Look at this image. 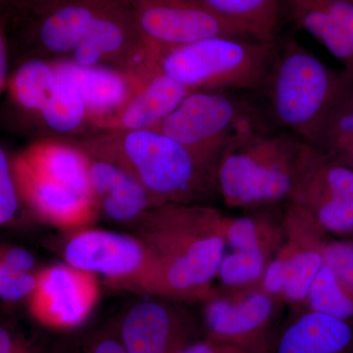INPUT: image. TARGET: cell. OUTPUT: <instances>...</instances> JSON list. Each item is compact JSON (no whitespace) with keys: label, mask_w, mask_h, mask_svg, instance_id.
<instances>
[{"label":"cell","mask_w":353,"mask_h":353,"mask_svg":"<svg viewBox=\"0 0 353 353\" xmlns=\"http://www.w3.org/2000/svg\"><path fill=\"white\" fill-rule=\"evenodd\" d=\"M189 94L187 88L157 70L99 132L153 129Z\"/></svg>","instance_id":"d6986e66"},{"label":"cell","mask_w":353,"mask_h":353,"mask_svg":"<svg viewBox=\"0 0 353 353\" xmlns=\"http://www.w3.org/2000/svg\"><path fill=\"white\" fill-rule=\"evenodd\" d=\"M92 353H127L121 341L106 339L95 345Z\"/></svg>","instance_id":"8d00e7d4"},{"label":"cell","mask_w":353,"mask_h":353,"mask_svg":"<svg viewBox=\"0 0 353 353\" xmlns=\"http://www.w3.org/2000/svg\"><path fill=\"white\" fill-rule=\"evenodd\" d=\"M30 170L92 201L90 157L78 145L54 139L36 141L13 157Z\"/></svg>","instance_id":"ffe728a7"},{"label":"cell","mask_w":353,"mask_h":353,"mask_svg":"<svg viewBox=\"0 0 353 353\" xmlns=\"http://www.w3.org/2000/svg\"><path fill=\"white\" fill-rule=\"evenodd\" d=\"M146 48L126 0H109L68 60L81 66L141 72Z\"/></svg>","instance_id":"8fae6325"},{"label":"cell","mask_w":353,"mask_h":353,"mask_svg":"<svg viewBox=\"0 0 353 353\" xmlns=\"http://www.w3.org/2000/svg\"><path fill=\"white\" fill-rule=\"evenodd\" d=\"M311 311L347 321L353 317V292L347 289L327 265L321 269L308 292Z\"/></svg>","instance_id":"4316f807"},{"label":"cell","mask_w":353,"mask_h":353,"mask_svg":"<svg viewBox=\"0 0 353 353\" xmlns=\"http://www.w3.org/2000/svg\"><path fill=\"white\" fill-rule=\"evenodd\" d=\"M55 69L57 82L38 118L54 134H78L90 125L85 101L76 83L58 71L57 66Z\"/></svg>","instance_id":"cb8c5ba5"},{"label":"cell","mask_w":353,"mask_h":353,"mask_svg":"<svg viewBox=\"0 0 353 353\" xmlns=\"http://www.w3.org/2000/svg\"><path fill=\"white\" fill-rule=\"evenodd\" d=\"M36 284V274L11 270L0 264V299L2 301L16 303L28 299Z\"/></svg>","instance_id":"1f68e13d"},{"label":"cell","mask_w":353,"mask_h":353,"mask_svg":"<svg viewBox=\"0 0 353 353\" xmlns=\"http://www.w3.org/2000/svg\"><path fill=\"white\" fill-rule=\"evenodd\" d=\"M226 217L201 204L168 203L132 227L152 256L141 294L166 299L214 297L210 283L225 256Z\"/></svg>","instance_id":"6da1fadb"},{"label":"cell","mask_w":353,"mask_h":353,"mask_svg":"<svg viewBox=\"0 0 353 353\" xmlns=\"http://www.w3.org/2000/svg\"><path fill=\"white\" fill-rule=\"evenodd\" d=\"M314 148L348 165L353 157V88L330 116Z\"/></svg>","instance_id":"484cf974"},{"label":"cell","mask_w":353,"mask_h":353,"mask_svg":"<svg viewBox=\"0 0 353 353\" xmlns=\"http://www.w3.org/2000/svg\"><path fill=\"white\" fill-rule=\"evenodd\" d=\"M90 159L92 199L97 211L108 219L134 225L148 211L161 205L118 165L92 157Z\"/></svg>","instance_id":"ac0fdd59"},{"label":"cell","mask_w":353,"mask_h":353,"mask_svg":"<svg viewBox=\"0 0 353 353\" xmlns=\"http://www.w3.org/2000/svg\"><path fill=\"white\" fill-rule=\"evenodd\" d=\"M30 310L51 326L73 327L90 314L99 296L97 276L69 264L53 265L36 273Z\"/></svg>","instance_id":"7c38bea8"},{"label":"cell","mask_w":353,"mask_h":353,"mask_svg":"<svg viewBox=\"0 0 353 353\" xmlns=\"http://www.w3.org/2000/svg\"><path fill=\"white\" fill-rule=\"evenodd\" d=\"M20 204L11 158L0 145V226L15 217Z\"/></svg>","instance_id":"f546056e"},{"label":"cell","mask_w":353,"mask_h":353,"mask_svg":"<svg viewBox=\"0 0 353 353\" xmlns=\"http://www.w3.org/2000/svg\"><path fill=\"white\" fill-rule=\"evenodd\" d=\"M283 15L317 39L353 75V3L283 0Z\"/></svg>","instance_id":"e0dca14e"},{"label":"cell","mask_w":353,"mask_h":353,"mask_svg":"<svg viewBox=\"0 0 353 353\" xmlns=\"http://www.w3.org/2000/svg\"><path fill=\"white\" fill-rule=\"evenodd\" d=\"M180 353H250L229 343L214 340L192 343Z\"/></svg>","instance_id":"d590c367"},{"label":"cell","mask_w":353,"mask_h":353,"mask_svg":"<svg viewBox=\"0 0 353 353\" xmlns=\"http://www.w3.org/2000/svg\"><path fill=\"white\" fill-rule=\"evenodd\" d=\"M109 0H24L9 6L10 51L21 61L68 59Z\"/></svg>","instance_id":"52a82bcc"},{"label":"cell","mask_w":353,"mask_h":353,"mask_svg":"<svg viewBox=\"0 0 353 353\" xmlns=\"http://www.w3.org/2000/svg\"><path fill=\"white\" fill-rule=\"evenodd\" d=\"M266 259L262 252L234 250L223 257L218 275L227 285L250 284L264 275Z\"/></svg>","instance_id":"f1b7e54d"},{"label":"cell","mask_w":353,"mask_h":353,"mask_svg":"<svg viewBox=\"0 0 353 353\" xmlns=\"http://www.w3.org/2000/svg\"><path fill=\"white\" fill-rule=\"evenodd\" d=\"M352 340L347 322L311 311L285 329L276 353H345Z\"/></svg>","instance_id":"44dd1931"},{"label":"cell","mask_w":353,"mask_h":353,"mask_svg":"<svg viewBox=\"0 0 353 353\" xmlns=\"http://www.w3.org/2000/svg\"><path fill=\"white\" fill-rule=\"evenodd\" d=\"M0 6H1V4H0Z\"/></svg>","instance_id":"b9f144b4"},{"label":"cell","mask_w":353,"mask_h":353,"mask_svg":"<svg viewBox=\"0 0 353 353\" xmlns=\"http://www.w3.org/2000/svg\"><path fill=\"white\" fill-rule=\"evenodd\" d=\"M348 166L353 167V157H352V159H350V163H348Z\"/></svg>","instance_id":"60d3db41"},{"label":"cell","mask_w":353,"mask_h":353,"mask_svg":"<svg viewBox=\"0 0 353 353\" xmlns=\"http://www.w3.org/2000/svg\"><path fill=\"white\" fill-rule=\"evenodd\" d=\"M226 243L234 250H250L268 253L277 241V234L264 223L250 217L230 220L224 225Z\"/></svg>","instance_id":"83f0119b"},{"label":"cell","mask_w":353,"mask_h":353,"mask_svg":"<svg viewBox=\"0 0 353 353\" xmlns=\"http://www.w3.org/2000/svg\"><path fill=\"white\" fill-rule=\"evenodd\" d=\"M126 1L139 36L155 48H172L214 37L252 39L220 17L203 0Z\"/></svg>","instance_id":"ba28073f"},{"label":"cell","mask_w":353,"mask_h":353,"mask_svg":"<svg viewBox=\"0 0 353 353\" xmlns=\"http://www.w3.org/2000/svg\"><path fill=\"white\" fill-rule=\"evenodd\" d=\"M0 353H19L12 336L2 327H0Z\"/></svg>","instance_id":"74e56055"},{"label":"cell","mask_w":353,"mask_h":353,"mask_svg":"<svg viewBox=\"0 0 353 353\" xmlns=\"http://www.w3.org/2000/svg\"><path fill=\"white\" fill-rule=\"evenodd\" d=\"M311 148L307 141L275 125L241 134L218 161V194L233 208L290 201Z\"/></svg>","instance_id":"277c9868"},{"label":"cell","mask_w":353,"mask_h":353,"mask_svg":"<svg viewBox=\"0 0 353 353\" xmlns=\"http://www.w3.org/2000/svg\"><path fill=\"white\" fill-rule=\"evenodd\" d=\"M22 1H24V0H0V4L3 6L9 7Z\"/></svg>","instance_id":"f35d334b"},{"label":"cell","mask_w":353,"mask_h":353,"mask_svg":"<svg viewBox=\"0 0 353 353\" xmlns=\"http://www.w3.org/2000/svg\"><path fill=\"white\" fill-rule=\"evenodd\" d=\"M309 243L310 240L307 245L294 241L282 252L285 259L283 294L292 301H303L307 297L311 284L324 264L320 248Z\"/></svg>","instance_id":"d4e9b609"},{"label":"cell","mask_w":353,"mask_h":353,"mask_svg":"<svg viewBox=\"0 0 353 353\" xmlns=\"http://www.w3.org/2000/svg\"><path fill=\"white\" fill-rule=\"evenodd\" d=\"M248 38L274 46L283 18V0H203Z\"/></svg>","instance_id":"7402d4cb"},{"label":"cell","mask_w":353,"mask_h":353,"mask_svg":"<svg viewBox=\"0 0 353 353\" xmlns=\"http://www.w3.org/2000/svg\"><path fill=\"white\" fill-rule=\"evenodd\" d=\"M64 259L70 266L104 276L119 289L141 292L152 268V256L138 236L81 230L69 239Z\"/></svg>","instance_id":"9c48e42d"},{"label":"cell","mask_w":353,"mask_h":353,"mask_svg":"<svg viewBox=\"0 0 353 353\" xmlns=\"http://www.w3.org/2000/svg\"><path fill=\"white\" fill-rule=\"evenodd\" d=\"M0 264L11 270L32 273L36 259L25 248L18 246H0Z\"/></svg>","instance_id":"836d02e7"},{"label":"cell","mask_w":353,"mask_h":353,"mask_svg":"<svg viewBox=\"0 0 353 353\" xmlns=\"http://www.w3.org/2000/svg\"><path fill=\"white\" fill-rule=\"evenodd\" d=\"M334 1H343V2H350V3H353V0H334Z\"/></svg>","instance_id":"ab89813d"},{"label":"cell","mask_w":353,"mask_h":353,"mask_svg":"<svg viewBox=\"0 0 353 353\" xmlns=\"http://www.w3.org/2000/svg\"><path fill=\"white\" fill-rule=\"evenodd\" d=\"M290 201L324 229L347 233L353 229V167L312 145Z\"/></svg>","instance_id":"30bf717a"},{"label":"cell","mask_w":353,"mask_h":353,"mask_svg":"<svg viewBox=\"0 0 353 353\" xmlns=\"http://www.w3.org/2000/svg\"><path fill=\"white\" fill-rule=\"evenodd\" d=\"M323 261L347 289L353 292V245L333 243L320 248Z\"/></svg>","instance_id":"4dcf8cb0"},{"label":"cell","mask_w":353,"mask_h":353,"mask_svg":"<svg viewBox=\"0 0 353 353\" xmlns=\"http://www.w3.org/2000/svg\"><path fill=\"white\" fill-rule=\"evenodd\" d=\"M57 79L54 61L32 58L18 64L9 77L6 90L16 108L38 117Z\"/></svg>","instance_id":"603a6c76"},{"label":"cell","mask_w":353,"mask_h":353,"mask_svg":"<svg viewBox=\"0 0 353 353\" xmlns=\"http://www.w3.org/2000/svg\"><path fill=\"white\" fill-rule=\"evenodd\" d=\"M285 259L282 254L265 269L263 287L269 294H283L285 285Z\"/></svg>","instance_id":"e575fe53"},{"label":"cell","mask_w":353,"mask_h":353,"mask_svg":"<svg viewBox=\"0 0 353 353\" xmlns=\"http://www.w3.org/2000/svg\"><path fill=\"white\" fill-rule=\"evenodd\" d=\"M352 88V74L329 68L289 36L276 41L270 68L257 92L276 126L313 145Z\"/></svg>","instance_id":"3957f363"},{"label":"cell","mask_w":353,"mask_h":353,"mask_svg":"<svg viewBox=\"0 0 353 353\" xmlns=\"http://www.w3.org/2000/svg\"><path fill=\"white\" fill-rule=\"evenodd\" d=\"M21 203L39 219L67 229L85 228L99 212L94 202L74 190L39 175L11 157Z\"/></svg>","instance_id":"2e32d148"},{"label":"cell","mask_w":353,"mask_h":353,"mask_svg":"<svg viewBox=\"0 0 353 353\" xmlns=\"http://www.w3.org/2000/svg\"><path fill=\"white\" fill-rule=\"evenodd\" d=\"M274 46L214 37L172 48L148 44V54L155 68L190 92H257L270 68Z\"/></svg>","instance_id":"5b68a950"},{"label":"cell","mask_w":353,"mask_h":353,"mask_svg":"<svg viewBox=\"0 0 353 353\" xmlns=\"http://www.w3.org/2000/svg\"><path fill=\"white\" fill-rule=\"evenodd\" d=\"M275 314V303L267 292H252L241 299L212 297L204 319L212 340L259 353Z\"/></svg>","instance_id":"4fadbf2b"},{"label":"cell","mask_w":353,"mask_h":353,"mask_svg":"<svg viewBox=\"0 0 353 353\" xmlns=\"http://www.w3.org/2000/svg\"><path fill=\"white\" fill-rule=\"evenodd\" d=\"M252 92H190L173 112L150 130L175 139L216 170L222 152L234 139L275 125L261 97Z\"/></svg>","instance_id":"8992f818"},{"label":"cell","mask_w":353,"mask_h":353,"mask_svg":"<svg viewBox=\"0 0 353 353\" xmlns=\"http://www.w3.org/2000/svg\"><path fill=\"white\" fill-rule=\"evenodd\" d=\"M54 63L58 71L76 83L87 108L88 123L97 131L157 71L139 73L108 66H81L68 59Z\"/></svg>","instance_id":"5bb4252c"},{"label":"cell","mask_w":353,"mask_h":353,"mask_svg":"<svg viewBox=\"0 0 353 353\" xmlns=\"http://www.w3.org/2000/svg\"><path fill=\"white\" fill-rule=\"evenodd\" d=\"M78 145L131 174L161 205L199 204L218 192L215 169L157 130L99 132Z\"/></svg>","instance_id":"7a4b0ae2"},{"label":"cell","mask_w":353,"mask_h":353,"mask_svg":"<svg viewBox=\"0 0 353 353\" xmlns=\"http://www.w3.org/2000/svg\"><path fill=\"white\" fill-rule=\"evenodd\" d=\"M9 9L0 6V94L7 88L10 77V43L8 37Z\"/></svg>","instance_id":"d6a6232c"},{"label":"cell","mask_w":353,"mask_h":353,"mask_svg":"<svg viewBox=\"0 0 353 353\" xmlns=\"http://www.w3.org/2000/svg\"><path fill=\"white\" fill-rule=\"evenodd\" d=\"M188 339L185 314L162 297L134 304L121 327V343L127 353H180L189 347Z\"/></svg>","instance_id":"9a60e30c"}]
</instances>
